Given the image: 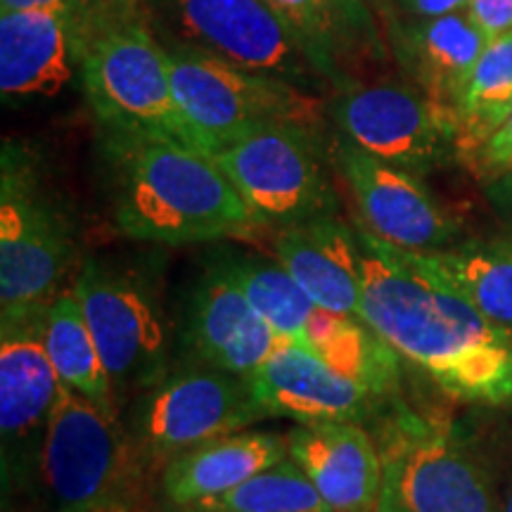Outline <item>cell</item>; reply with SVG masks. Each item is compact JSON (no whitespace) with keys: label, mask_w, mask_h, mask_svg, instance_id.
<instances>
[{"label":"cell","mask_w":512,"mask_h":512,"mask_svg":"<svg viewBox=\"0 0 512 512\" xmlns=\"http://www.w3.org/2000/svg\"><path fill=\"white\" fill-rule=\"evenodd\" d=\"M275 344V330L252 309L219 256H214L185 297L176 328L174 366L249 377L264 366Z\"/></svg>","instance_id":"15"},{"label":"cell","mask_w":512,"mask_h":512,"mask_svg":"<svg viewBox=\"0 0 512 512\" xmlns=\"http://www.w3.org/2000/svg\"><path fill=\"white\" fill-rule=\"evenodd\" d=\"M302 43L323 79L344 88L351 72L387 55L375 12L363 0H264Z\"/></svg>","instance_id":"19"},{"label":"cell","mask_w":512,"mask_h":512,"mask_svg":"<svg viewBox=\"0 0 512 512\" xmlns=\"http://www.w3.org/2000/svg\"><path fill=\"white\" fill-rule=\"evenodd\" d=\"M498 242H501V245L512 254V235H505V238H498Z\"/></svg>","instance_id":"37"},{"label":"cell","mask_w":512,"mask_h":512,"mask_svg":"<svg viewBox=\"0 0 512 512\" xmlns=\"http://www.w3.org/2000/svg\"><path fill=\"white\" fill-rule=\"evenodd\" d=\"M389 512H501L486 458L453 427L394 415L380 439Z\"/></svg>","instance_id":"9"},{"label":"cell","mask_w":512,"mask_h":512,"mask_svg":"<svg viewBox=\"0 0 512 512\" xmlns=\"http://www.w3.org/2000/svg\"><path fill=\"white\" fill-rule=\"evenodd\" d=\"M377 512H389V510H384V508H380V510H377Z\"/></svg>","instance_id":"38"},{"label":"cell","mask_w":512,"mask_h":512,"mask_svg":"<svg viewBox=\"0 0 512 512\" xmlns=\"http://www.w3.org/2000/svg\"><path fill=\"white\" fill-rule=\"evenodd\" d=\"M233 283L240 287L252 309L275 330V335L306 347V325L316 304L294 283L278 259L223 252L216 254Z\"/></svg>","instance_id":"27"},{"label":"cell","mask_w":512,"mask_h":512,"mask_svg":"<svg viewBox=\"0 0 512 512\" xmlns=\"http://www.w3.org/2000/svg\"><path fill=\"white\" fill-rule=\"evenodd\" d=\"M46 311L0 318V467L5 512L19 498L36 501L41 453L60 392V377L43 344Z\"/></svg>","instance_id":"12"},{"label":"cell","mask_w":512,"mask_h":512,"mask_svg":"<svg viewBox=\"0 0 512 512\" xmlns=\"http://www.w3.org/2000/svg\"><path fill=\"white\" fill-rule=\"evenodd\" d=\"M290 458L287 437L273 432H235L178 453L159 472L164 505L185 508L216 498Z\"/></svg>","instance_id":"22"},{"label":"cell","mask_w":512,"mask_h":512,"mask_svg":"<svg viewBox=\"0 0 512 512\" xmlns=\"http://www.w3.org/2000/svg\"><path fill=\"white\" fill-rule=\"evenodd\" d=\"M290 458L332 512H377L384 465L377 441L356 422H313L287 432Z\"/></svg>","instance_id":"17"},{"label":"cell","mask_w":512,"mask_h":512,"mask_svg":"<svg viewBox=\"0 0 512 512\" xmlns=\"http://www.w3.org/2000/svg\"><path fill=\"white\" fill-rule=\"evenodd\" d=\"M399 15L408 19H432L470 10V0H396Z\"/></svg>","instance_id":"31"},{"label":"cell","mask_w":512,"mask_h":512,"mask_svg":"<svg viewBox=\"0 0 512 512\" xmlns=\"http://www.w3.org/2000/svg\"><path fill=\"white\" fill-rule=\"evenodd\" d=\"M363 3H366L368 8L375 12V17L380 19L382 27H384V34H387V29L392 27L396 19H399V10H396V0H363Z\"/></svg>","instance_id":"34"},{"label":"cell","mask_w":512,"mask_h":512,"mask_svg":"<svg viewBox=\"0 0 512 512\" xmlns=\"http://www.w3.org/2000/svg\"><path fill=\"white\" fill-rule=\"evenodd\" d=\"M152 27L171 41L219 55L247 72L313 93L320 72L264 0H145Z\"/></svg>","instance_id":"11"},{"label":"cell","mask_w":512,"mask_h":512,"mask_svg":"<svg viewBox=\"0 0 512 512\" xmlns=\"http://www.w3.org/2000/svg\"><path fill=\"white\" fill-rule=\"evenodd\" d=\"M472 174L482 181L491 183L512 171V112L501 126L496 128L494 136L479 147V152L465 164Z\"/></svg>","instance_id":"29"},{"label":"cell","mask_w":512,"mask_h":512,"mask_svg":"<svg viewBox=\"0 0 512 512\" xmlns=\"http://www.w3.org/2000/svg\"><path fill=\"white\" fill-rule=\"evenodd\" d=\"M501 512H512V467H510L508 482H505V489L501 496Z\"/></svg>","instance_id":"35"},{"label":"cell","mask_w":512,"mask_h":512,"mask_svg":"<svg viewBox=\"0 0 512 512\" xmlns=\"http://www.w3.org/2000/svg\"><path fill=\"white\" fill-rule=\"evenodd\" d=\"M486 197L494 209L512 226V171L496 181L486 183Z\"/></svg>","instance_id":"32"},{"label":"cell","mask_w":512,"mask_h":512,"mask_svg":"<svg viewBox=\"0 0 512 512\" xmlns=\"http://www.w3.org/2000/svg\"><path fill=\"white\" fill-rule=\"evenodd\" d=\"M174 98L192 143L214 157L228 143L268 124L316 128L320 105L313 93L273 76L254 74L207 50L169 43Z\"/></svg>","instance_id":"6"},{"label":"cell","mask_w":512,"mask_h":512,"mask_svg":"<svg viewBox=\"0 0 512 512\" xmlns=\"http://www.w3.org/2000/svg\"><path fill=\"white\" fill-rule=\"evenodd\" d=\"M145 10V0H74V10L69 15V24L95 22V19L126 15V12Z\"/></svg>","instance_id":"30"},{"label":"cell","mask_w":512,"mask_h":512,"mask_svg":"<svg viewBox=\"0 0 512 512\" xmlns=\"http://www.w3.org/2000/svg\"><path fill=\"white\" fill-rule=\"evenodd\" d=\"M266 418H290L297 425L380 418L389 401L339 375L304 344L278 337L266 363L245 377Z\"/></svg>","instance_id":"16"},{"label":"cell","mask_w":512,"mask_h":512,"mask_svg":"<svg viewBox=\"0 0 512 512\" xmlns=\"http://www.w3.org/2000/svg\"><path fill=\"white\" fill-rule=\"evenodd\" d=\"M76 69L67 12H0V93L5 102L55 98Z\"/></svg>","instance_id":"20"},{"label":"cell","mask_w":512,"mask_h":512,"mask_svg":"<svg viewBox=\"0 0 512 512\" xmlns=\"http://www.w3.org/2000/svg\"><path fill=\"white\" fill-rule=\"evenodd\" d=\"M332 162L354 195L370 235L406 252H439L463 238V223L427 190L420 176L337 138Z\"/></svg>","instance_id":"14"},{"label":"cell","mask_w":512,"mask_h":512,"mask_svg":"<svg viewBox=\"0 0 512 512\" xmlns=\"http://www.w3.org/2000/svg\"><path fill=\"white\" fill-rule=\"evenodd\" d=\"M72 290L112 380L121 418L128 403L162 382L176 363V332L157 278L140 264L91 256Z\"/></svg>","instance_id":"4"},{"label":"cell","mask_w":512,"mask_h":512,"mask_svg":"<svg viewBox=\"0 0 512 512\" xmlns=\"http://www.w3.org/2000/svg\"><path fill=\"white\" fill-rule=\"evenodd\" d=\"M306 349L384 401L399 394L401 356L361 318L316 306L306 325Z\"/></svg>","instance_id":"24"},{"label":"cell","mask_w":512,"mask_h":512,"mask_svg":"<svg viewBox=\"0 0 512 512\" xmlns=\"http://www.w3.org/2000/svg\"><path fill=\"white\" fill-rule=\"evenodd\" d=\"M512 112V31L486 43L451 107L456 150L463 164L494 136Z\"/></svg>","instance_id":"26"},{"label":"cell","mask_w":512,"mask_h":512,"mask_svg":"<svg viewBox=\"0 0 512 512\" xmlns=\"http://www.w3.org/2000/svg\"><path fill=\"white\" fill-rule=\"evenodd\" d=\"M384 36L413 86L448 112L489 43L470 12L432 19L399 17Z\"/></svg>","instance_id":"21"},{"label":"cell","mask_w":512,"mask_h":512,"mask_svg":"<svg viewBox=\"0 0 512 512\" xmlns=\"http://www.w3.org/2000/svg\"><path fill=\"white\" fill-rule=\"evenodd\" d=\"M43 344L64 387L91 401L110 418H119L112 380L74 290H62L50 302Z\"/></svg>","instance_id":"25"},{"label":"cell","mask_w":512,"mask_h":512,"mask_svg":"<svg viewBox=\"0 0 512 512\" xmlns=\"http://www.w3.org/2000/svg\"><path fill=\"white\" fill-rule=\"evenodd\" d=\"M273 254L318 309L363 320L361 245L337 214L275 228Z\"/></svg>","instance_id":"18"},{"label":"cell","mask_w":512,"mask_h":512,"mask_svg":"<svg viewBox=\"0 0 512 512\" xmlns=\"http://www.w3.org/2000/svg\"><path fill=\"white\" fill-rule=\"evenodd\" d=\"M394 249L420 275L456 294L489 323L512 335V254L501 242H467L439 252Z\"/></svg>","instance_id":"23"},{"label":"cell","mask_w":512,"mask_h":512,"mask_svg":"<svg viewBox=\"0 0 512 512\" xmlns=\"http://www.w3.org/2000/svg\"><path fill=\"white\" fill-rule=\"evenodd\" d=\"M143 470L119 418L60 382L41 453V512H131Z\"/></svg>","instance_id":"5"},{"label":"cell","mask_w":512,"mask_h":512,"mask_svg":"<svg viewBox=\"0 0 512 512\" xmlns=\"http://www.w3.org/2000/svg\"><path fill=\"white\" fill-rule=\"evenodd\" d=\"M214 162L240 192L259 228H287L335 214V190L316 128H254L216 152Z\"/></svg>","instance_id":"10"},{"label":"cell","mask_w":512,"mask_h":512,"mask_svg":"<svg viewBox=\"0 0 512 512\" xmlns=\"http://www.w3.org/2000/svg\"><path fill=\"white\" fill-rule=\"evenodd\" d=\"M76 261L74 226L17 150L0 178V318L46 311Z\"/></svg>","instance_id":"7"},{"label":"cell","mask_w":512,"mask_h":512,"mask_svg":"<svg viewBox=\"0 0 512 512\" xmlns=\"http://www.w3.org/2000/svg\"><path fill=\"white\" fill-rule=\"evenodd\" d=\"M185 508L200 512H332L292 458L266 467L226 494Z\"/></svg>","instance_id":"28"},{"label":"cell","mask_w":512,"mask_h":512,"mask_svg":"<svg viewBox=\"0 0 512 512\" xmlns=\"http://www.w3.org/2000/svg\"><path fill=\"white\" fill-rule=\"evenodd\" d=\"M361 245L363 323L441 392L475 406H512V335L441 290L368 230Z\"/></svg>","instance_id":"1"},{"label":"cell","mask_w":512,"mask_h":512,"mask_svg":"<svg viewBox=\"0 0 512 512\" xmlns=\"http://www.w3.org/2000/svg\"><path fill=\"white\" fill-rule=\"evenodd\" d=\"M332 117L349 143L415 176L458 159L451 112L413 83L375 81L339 88Z\"/></svg>","instance_id":"13"},{"label":"cell","mask_w":512,"mask_h":512,"mask_svg":"<svg viewBox=\"0 0 512 512\" xmlns=\"http://www.w3.org/2000/svg\"><path fill=\"white\" fill-rule=\"evenodd\" d=\"M133 458L147 472L202 441L245 432L266 418L245 377L200 366H174L121 413Z\"/></svg>","instance_id":"8"},{"label":"cell","mask_w":512,"mask_h":512,"mask_svg":"<svg viewBox=\"0 0 512 512\" xmlns=\"http://www.w3.org/2000/svg\"><path fill=\"white\" fill-rule=\"evenodd\" d=\"M159 512H200V510H192V508H171V505H162Z\"/></svg>","instance_id":"36"},{"label":"cell","mask_w":512,"mask_h":512,"mask_svg":"<svg viewBox=\"0 0 512 512\" xmlns=\"http://www.w3.org/2000/svg\"><path fill=\"white\" fill-rule=\"evenodd\" d=\"M114 228L128 240L190 245L259 228L214 157L157 133L107 131Z\"/></svg>","instance_id":"2"},{"label":"cell","mask_w":512,"mask_h":512,"mask_svg":"<svg viewBox=\"0 0 512 512\" xmlns=\"http://www.w3.org/2000/svg\"><path fill=\"white\" fill-rule=\"evenodd\" d=\"M29 10H57L72 15L74 0H0V12H29Z\"/></svg>","instance_id":"33"},{"label":"cell","mask_w":512,"mask_h":512,"mask_svg":"<svg viewBox=\"0 0 512 512\" xmlns=\"http://www.w3.org/2000/svg\"><path fill=\"white\" fill-rule=\"evenodd\" d=\"M72 41L83 88L105 131L157 133L195 147L174 98L169 53L147 8L76 24Z\"/></svg>","instance_id":"3"}]
</instances>
